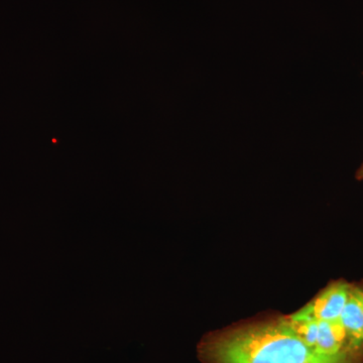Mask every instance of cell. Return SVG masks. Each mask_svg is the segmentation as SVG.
Returning a JSON list of instances; mask_svg holds the SVG:
<instances>
[{
	"label": "cell",
	"mask_w": 363,
	"mask_h": 363,
	"mask_svg": "<svg viewBox=\"0 0 363 363\" xmlns=\"http://www.w3.org/2000/svg\"><path fill=\"white\" fill-rule=\"evenodd\" d=\"M197 351L202 363H363V351L320 353L298 337L285 316L211 332Z\"/></svg>",
	"instance_id": "obj_1"
},
{
	"label": "cell",
	"mask_w": 363,
	"mask_h": 363,
	"mask_svg": "<svg viewBox=\"0 0 363 363\" xmlns=\"http://www.w3.org/2000/svg\"><path fill=\"white\" fill-rule=\"evenodd\" d=\"M350 283L345 281H332L324 290L318 294L311 302L294 313L297 317H309L317 321H340L348 294Z\"/></svg>",
	"instance_id": "obj_2"
},
{
	"label": "cell",
	"mask_w": 363,
	"mask_h": 363,
	"mask_svg": "<svg viewBox=\"0 0 363 363\" xmlns=\"http://www.w3.org/2000/svg\"><path fill=\"white\" fill-rule=\"evenodd\" d=\"M340 322L351 346L354 350H363V284H350Z\"/></svg>",
	"instance_id": "obj_3"
},
{
	"label": "cell",
	"mask_w": 363,
	"mask_h": 363,
	"mask_svg": "<svg viewBox=\"0 0 363 363\" xmlns=\"http://www.w3.org/2000/svg\"><path fill=\"white\" fill-rule=\"evenodd\" d=\"M355 178H357L358 181L363 180V162L362 166H360V168L358 169V171L357 172V175H355Z\"/></svg>",
	"instance_id": "obj_4"
}]
</instances>
